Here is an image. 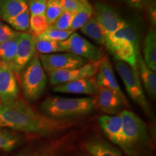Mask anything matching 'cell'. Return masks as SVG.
<instances>
[{"instance_id":"cell-1","label":"cell","mask_w":156,"mask_h":156,"mask_svg":"<svg viewBox=\"0 0 156 156\" xmlns=\"http://www.w3.org/2000/svg\"><path fill=\"white\" fill-rule=\"evenodd\" d=\"M66 121L53 119L34 110L20 99L7 104H0V128L15 131L51 136L67 129Z\"/></svg>"},{"instance_id":"cell-2","label":"cell","mask_w":156,"mask_h":156,"mask_svg":"<svg viewBox=\"0 0 156 156\" xmlns=\"http://www.w3.org/2000/svg\"><path fill=\"white\" fill-rule=\"evenodd\" d=\"M122 122L121 148L128 156H147L151 149V140L145 123L131 111L119 114Z\"/></svg>"},{"instance_id":"cell-3","label":"cell","mask_w":156,"mask_h":156,"mask_svg":"<svg viewBox=\"0 0 156 156\" xmlns=\"http://www.w3.org/2000/svg\"><path fill=\"white\" fill-rule=\"evenodd\" d=\"M94 108L93 98L50 97L41 103L40 111L48 118L66 121L88 114Z\"/></svg>"},{"instance_id":"cell-4","label":"cell","mask_w":156,"mask_h":156,"mask_svg":"<svg viewBox=\"0 0 156 156\" xmlns=\"http://www.w3.org/2000/svg\"><path fill=\"white\" fill-rule=\"evenodd\" d=\"M48 77L37 54L33 56L21 73V85L25 98L35 101L44 94Z\"/></svg>"},{"instance_id":"cell-5","label":"cell","mask_w":156,"mask_h":156,"mask_svg":"<svg viewBox=\"0 0 156 156\" xmlns=\"http://www.w3.org/2000/svg\"><path fill=\"white\" fill-rule=\"evenodd\" d=\"M115 68L125 86L126 90L132 100L142 109L145 114L153 119L151 106L144 93L137 69H132L125 62L116 61Z\"/></svg>"},{"instance_id":"cell-6","label":"cell","mask_w":156,"mask_h":156,"mask_svg":"<svg viewBox=\"0 0 156 156\" xmlns=\"http://www.w3.org/2000/svg\"><path fill=\"white\" fill-rule=\"evenodd\" d=\"M60 45L63 52L80 56L90 62L98 61L103 56L100 48L75 32L65 41L60 42Z\"/></svg>"},{"instance_id":"cell-7","label":"cell","mask_w":156,"mask_h":156,"mask_svg":"<svg viewBox=\"0 0 156 156\" xmlns=\"http://www.w3.org/2000/svg\"><path fill=\"white\" fill-rule=\"evenodd\" d=\"M38 57L44 71L48 74L58 70L80 67L87 63L85 58L68 52L39 54Z\"/></svg>"},{"instance_id":"cell-8","label":"cell","mask_w":156,"mask_h":156,"mask_svg":"<svg viewBox=\"0 0 156 156\" xmlns=\"http://www.w3.org/2000/svg\"><path fill=\"white\" fill-rule=\"evenodd\" d=\"M36 38L28 33H20L18 36L16 55L10 64L15 77H19L27 64L36 54Z\"/></svg>"},{"instance_id":"cell-9","label":"cell","mask_w":156,"mask_h":156,"mask_svg":"<svg viewBox=\"0 0 156 156\" xmlns=\"http://www.w3.org/2000/svg\"><path fill=\"white\" fill-rule=\"evenodd\" d=\"M93 15L104 31L106 38L122 28L126 23L125 20L120 16L116 9L103 2L95 4L93 7Z\"/></svg>"},{"instance_id":"cell-10","label":"cell","mask_w":156,"mask_h":156,"mask_svg":"<svg viewBox=\"0 0 156 156\" xmlns=\"http://www.w3.org/2000/svg\"><path fill=\"white\" fill-rule=\"evenodd\" d=\"M98 61L87 62L80 67L52 72L48 74L49 83L51 85L55 86L77 80L95 77L98 67Z\"/></svg>"},{"instance_id":"cell-11","label":"cell","mask_w":156,"mask_h":156,"mask_svg":"<svg viewBox=\"0 0 156 156\" xmlns=\"http://www.w3.org/2000/svg\"><path fill=\"white\" fill-rule=\"evenodd\" d=\"M20 90L17 78L7 64L0 62V102L7 104L18 99Z\"/></svg>"},{"instance_id":"cell-12","label":"cell","mask_w":156,"mask_h":156,"mask_svg":"<svg viewBox=\"0 0 156 156\" xmlns=\"http://www.w3.org/2000/svg\"><path fill=\"white\" fill-rule=\"evenodd\" d=\"M95 80L98 87H107L117 93L128 106V101L115 77L112 64L107 56H103L98 61Z\"/></svg>"},{"instance_id":"cell-13","label":"cell","mask_w":156,"mask_h":156,"mask_svg":"<svg viewBox=\"0 0 156 156\" xmlns=\"http://www.w3.org/2000/svg\"><path fill=\"white\" fill-rule=\"evenodd\" d=\"M142 25L141 20L135 19L133 20L126 21L122 28L111 35L106 39V42L124 41L133 45L136 53L140 52V42L142 39Z\"/></svg>"},{"instance_id":"cell-14","label":"cell","mask_w":156,"mask_h":156,"mask_svg":"<svg viewBox=\"0 0 156 156\" xmlns=\"http://www.w3.org/2000/svg\"><path fill=\"white\" fill-rule=\"evenodd\" d=\"M94 98L95 106L107 115H118L124 110L126 103L123 99L112 90L107 87H98Z\"/></svg>"},{"instance_id":"cell-15","label":"cell","mask_w":156,"mask_h":156,"mask_svg":"<svg viewBox=\"0 0 156 156\" xmlns=\"http://www.w3.org/2000/svg\"><path fill=\"white\" fill-rule=\"evenodd\" d=\"M106 48L114 56L116 61L125 62L132 69H137V55L133 45L128 41H119L106 42Z\"/></svg>"},{"instance_id":"cell-16","label":"cell","mask_w":156,"mask_h":156,"mask_svg":"<svg viewBox=\"0 0 156 156\" xmlns=\"http://www.w3.org/2000/svg\"><path fill=\"white\" fill-rule=\"evenodd\" d=\"M98 90L95 77L77 80L55 85L53 91L62 93H73L82 95H95Z\"/></svg>"},{"instance_id":"cell-17","label":"cell","mask_w":156,"mask_h":156,"mask_svg":"<svg viewBox=\"0 0 156 156\" xmlns=\"http://www.w3.org/2000/svg\"><path fill=\"white\" fill-rule=\"evenodd\" d=\"M98 121L101 128L106 137L115 145L121 147L122 122L120 115H103L99 117Z\"/></svg>"},{"instance_id":"cell-18","label":"cell","mask_w":156,"mask_h":156,"mask_svg":"<svg viewBox=\"0 0 156 156\" xmlns=\"http://www.w3.org/2000/svg\"><path fill=\"white\" fill-rule=\"evenodd\" d=\"M137 70L141 83L145 87L146 93L153 100L156 98V75L146 65L141 53L137 55Z\"/></svg>"},{"instance_id":"cell-19","label":"cell","mask_w":156,"mask_h":156,"mask_svg":"<svg viewBox=\"0 0 156 156\" xmlns=\"http://www.w3.org/2000/svg\"><path fill=\"white\" fill-rule=\"evenodd\" d=\"M85 148L93 156H122L119 150L99 138H93L85 142Z\"/></svg>"},{"instance_id":"cell-20","label":"cell","mask_w":156,"mask_h":156,"mask_svg":"<svg viewBox=\"0 0 156 156\" xmlns=\"http://www.w3.org/2000/svg\"><path fill=\"white\" fill-rule=\"evenodd\" d=\"M28 0H0V17L7 22L28 9Z\"/></svg>"},{"instance_id":"cell-21","label":"cell","mask_w":156,"mask_h":156,"mask_svg":"<svg viewBox=\"0 0 156 156\" xmlns=\"http://www.w3.org/2000/svg\"><path fill=\"white\" fill-rule=\"evenodd\" d=\"M143 60L146 65L155 73L156 70V34L150 30L145 36L143 45Z\"/></svg>"},{"instance_id":"cell-22","label":"cell","mask_w":156,"mask_h":156,"mask_svg":"<svg viewBox=\"0 0 156 156\" xmlns=\"http://www.w3.org/2000/svg\"><path fill=\"white\" fill-rule=\"evenodd\" d=\"M80 30L84 35L96 44L101 46H106V36L94 16L89 20L88 22L84 25Z\"/></svg>"},{"instance_id":"cell-23","label":"cell","mask_w":156,"mask_h":156,"mask_svg":"<svg viewBox=\"0 0 156 156\" xmlns=\"http://www.w3.org/2000/svg\"><path fill=\"white\" fill-rule=\"evenodd\" d=\"M20 34L14 38L0 44V62L10 66L16 55L17 40Z\"/></svg>"},{"instance_id":"cell-24","label":"cell","mask_w":156,"mask_h":156,"mask_svg":"<svg viewBox=\"0 0 156 156\" xmlns=\"http://www.w3.org/2000/svg\"><path fill=\"white\" fill-rule=\"evenodd\" d=\"M21 142L18 134L8 129H0V151L9 152L16 148Z\"/></svg>"},{"instance_id":"cell-25","label":"cell","mask_w":156,"mask_h":156,"mask_svg":"<svg viewBox=\"0 0 156 156\" xmlns=\"http://www.w3.org/2000/svg\"><path fill=\"white\" fill-rule=\"evenodd\" d=\"M35 47L36 51L38 52L40 54H51L63 52L60 42L36 38Z\"/></svg>"},{"instance_id":"cell-26","label":"cell","mask_w":156,"mask_h":156,"mask_svg":"<svg viewBox=\"0 0 156 156\" xmlns=\"http://www.w3.org/2000/svg\"><path fill=\"white\" fill-rule=\"evenodd\" d=\"M30 17V12H29L28 9H26L15 17L9 19L7 22L9 23V25L12 29H15L17 31L25 32V31L29 30Z\"/></svg>"},{"instance_id":"cell-27","label":"cell","mask_w":156,"mask_h":156,"mask_svg":"<svg viewBox=\"0 0 156 156\" xmlns=\"http://www.w3.org/2000/svg\"><path fill=\"white\" fill-rule=\"evenodd\" d=\"M49 25L45 18L44 15H30L29 29L32 36L38 38L46 31Z\"/></svg>"},{"instance_id":"cell-28","label":"cell","mask_w":156,"mask_h":156,"mask_svg":"<svg viewBox=\"0 0 156 156\" xmlns=\"http://www.w3.org/2000/svg\"><path fill=\"white\" fill-rule=\"evenodd\" d=\"M62 12L63 9L59 0H47L44 17L48 25H53Z\"/></svg>"},{"instance_id":"cell-29","label":"cell","mask_w":156,"mask_h":156,"mask_svg":"<svg viewBox=\"0 0 156 156\" xmlns=\"http://www.w3.org/2000/svg\"><path fill=\"white\" fill-rule=\"evenodd\" d=\"M93 15V7L91 8H84L81 11L78 12L74 15L73 21L69 30L75 32L77 30H80L83 27Z\"/></svg>"},{"instance_id":"cell-30","label":"cell","mask_w":156,"mask_h":156,"mask_svg":"<svg viewBox=\"0 0 156 156\" xmlns=\"http://www.w3.org/2000/svg\"><path fill=\"white\" fill-rule=\"evenodd\" d=\"M75 33L73 30H62L54 28L49 25L48 28L46 30L44 34H42L40 36L36 38L39 39H45V40H50L54 41L61 42L63 41H65L72 34Z\"/></svg>"},{"instance_id":"cell-31","label":"cell","mask_w":156,"mask_h":156,"mask_svg":"<svg viewBox=\"0 0 156 156\" xmlns=\"http://www.w3.org/2000/svg\"><path fill=\"white\" fill-rule=\"evenodd\" d=\"M73 17L74 14H73V13L63 10L62 14L59 15V17L55 21V23L53 25H51V26L62 30H69Z\"/></svg>"},{"instance_id":"cell-32","label":"cell","mask_w":156,"mask_h":156,"mask_svg":"<svg viewBox=\"0 0 156 156\" xmlns=\"http://www.w3.org/2000/svg\"><path fill=\"white\" fill-rule=\"evenodd\" d=\"M47 0H28V9L30 15H44Z\"/></svg>"},{"instance_id":"cell-33","label":"cell","mask_w":156,"mask_h":156,"mask_svg":"<svg viewBox=\"0 0 156 156\" xmlns=\"http://www.w3.org/2000/svg\"><path fill=\"white\" fill-rule=\"evenodd\" d=\"M59 2L64 11L69 12L74 15L84 8H91L84 7L78 0H59Z\"/></svg>"},{"instance_id":"cell-34","label":"cell","mask_w":156,"mask_h":156,"mask_svg":"<svg viewBox=\"0 0 156 156\" xmlns=\"http://www.w3.org/2000/svg\"><path fill=\"white\" fill-rule=\"evenodd\" d=\"M20 34L9 25L0 23V44L14 38Z\"/></svg>"},{"instance_id":"cell-35","label":"cell","mask_w":156,"mask_h":156,"mask_svg":"<svg viewBox=\"0 0 156 156\" xmlns=\"http://www.w3.org/2000/svg\"><path fill=\"white\" fill-rule=\"evenodd\" d=\"M134 9H142L146 5L148 0H121Z\"/></svg>"},{"instance_id":"cell-36","label":"cell","mask_w":156,"mask_h":156,"mask_svg":"<svg viewBox=\"0 0 156 156\" xmlns=\"http://www.w3.org/2000/svg\"><path fill=\"white\" fill-rule=\"evenodd\" d=\"M155 5H152L149 8V15L150 19H151V22L154 25H155V20H156V16H155Z\"/></svg>"},{"instance_id":"cell-37","label":"cell","mask_w":156,"mask_h":156,"mask_svg":"<svg viewBox=\"0 0 156 156\" xmlns=\"http://www.w3.org/2000/svg\"><path fill=\"white\" fill-rule=\"evenodd\" d=\"M42 155H40L38 153H22L16 156H41Z\"/></svg>"},{"instance_id":"cell-38","label":"cell","mask_w":156,"mask_h":156,"mask_svg":"<svg viewBox=\"0 0 156 156\" xmlns=\"http://www.w3.org/2000/svg\"><path fill=\"white\" fill-rule=\"evenodd\" d=\"M78 1L83 5L84 7H93L92 5H90V3L89 2L88 0H78Z\"/></svg>"},{"instance_id":"cell-39","label":"cell","mask_w":156,"mask_h":156,"mask_svg":"<svg viewBox=\"0 0 156 156\" xmlns=\"http://www.w3.org/2000/svg\"><path fill=\"white\" fill-rule=\"evenodd\" d=\"M82 156H89V155H85H85H82Z\"/></svg>"},{"instance_id":"cell-40","label":"cell","mask_w":156,"mask_h":156,"mask_svg":"<svg viewBox=\"0 0 156 156\" xmlns=\"http://www.w3.org/2000/svg\"><path fill=\"white\" fill-rule=\"evenodd\" d=\"M41 156H49V155H42Z\"/></svg>"},{"instance_id":"cell-41","label":"cell","mask_w":156,"mask_h":156,"mask_svg":"<svg viewBox=\"0 0 156 156\" xmlns=\"http://www.w3.org/2000/svg\"><path fill=\"white\" fill-rule=\"evenodd\" d=\"M0 104H1V102H0Z\"/></svg>"}]
</instances>
